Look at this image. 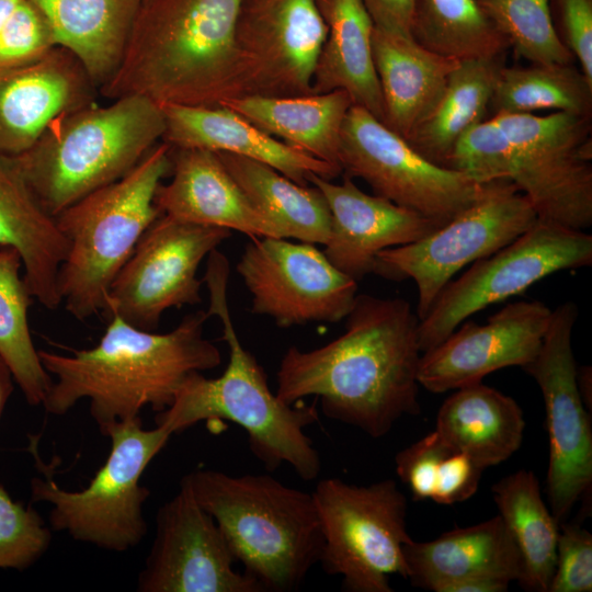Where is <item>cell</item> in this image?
<instances>
[{"label": "cell", "instance_id": "27", "mask_svg": "<svg viewBox=\"0 0 592 592\" xmlns=\"http://www.w3.org/2000/svg\"><path fill=\"white\" fill-rule=\"evenodd\" d=\"M56 45L69 50L99 89L118 68L144 0H30Z\"/></svg>", "mask_w": 592, "mask_h": 592}, {"label": "cell", "instance_id": "12", "mask_svg": "<svg viewBox=\"0 0 592 592\" xmlns=\"http://www.w3.org/2000/svg\"><path fill=\"white\" fill-rule=\"evenodd\" d=\"M591 264V235L538 218L511 243L473 262L444 286L419 322L421 352L440 344L488 306L523 293L553 273Z\"/></svg>", "mask_w": 592, "mask_h": 592}, {"label": "cell", "instance_id": "4", "mask_svg": "<svg viewBox=\"0 0 592 592\" xmlns=\"http://www.w3.org/2000/svg\"><path fill=\"white\" fill-rule=\"evenodd\" d=\"M204 282L209 292V317L223 326L229 350L224 373L207 378L191 374L178 390L172 405L156 413V425L171 434L202 421L226 420L248 434L249 448L267 471L289 465L304 480H314L321 470L320 454L305 429L319 420L317 405H287L269 387L266 374L236 332L227 299L229 262L213 250Z\"/></svg>", "mask_w": 592, "mask_h": 592}, {"label": "cell", "instance_id": "24", "mask_svg": "<svg viewBox=\"0 0 592 592\" xmlns=\"http://www.w3.org/2000/svg\"><path fill=\"white\" fill-rule=\"evenodd\" d=\"M403 555L411 584L435 592L478 579L519 582L523 573L520 551L500 515L430 542L411 539Z\"/></svg>", "mask_w": 592, "mask_h": 592}, {"label": "cell", "instance_id": "18", "mask_svg": "<svg viewBox=\"0 0 592 592\" xmlns=\"http://www.w3.org/2000/svg\"><path fill=\"white\" fill-rule=\"evenodd\" d=\"M237 563L220 528L182 480L156 515L155 537L137 577L139 592H263Z\"/></svg>", "mask_w": 592, "mask_h": 592}, {"label": "cell", "instance_id": "20", "mask_svg": "<svg viewBox=\"0 0 592 592\" xmlns=\"http://www.w3.org/2000/svg\"><path fill=\"white\" fill-rule=\"evenodd\" d=\"M308 182L322 193L330 210V236L323 252L356 282L374 273L379 252L418 241L440 227L415 210L363 192L345 175L337 184L311 173Z\"/></svg>", "mask_w": 592, "mask_h": 592}, {"label": "cell", "instance_id": "35", "mask_svg": "<svg viewBox=\"0 0 592 592\" xmlns=\"http://www.w3.org/2000/svg\"><path fill=\"white\" fill-rule=\"evenodd\" d=\"M542 110L592 116V81L573 64L503 65L490 101L492 115Z\"/></svg>", "mask_w": 592, "mask_h": 592}, {"label": "cell", "instance_id": "21", "mask_svg": "<svg viewBox=\"0 0 592 592\" xmlns=\"http://www.w3.org/2000/svg\"><path fill=\"white\" fill-rule=\"evenodd\" d=\"M98 88L80 61L55 46L0 73V155L27 150L59 115L95 102Z\"/></svg>", "mask_w": 592, "mask_h": 592}, {"label": "cell", "instance_id": "43", "mask_svg": "<svg viewBox=\"0 0 592 592\" xmlns=\"http://www.w3.org/2000/svg\"><path fill=\"white\" fill-rule=\"evenodd\" d=\"M374 26L411 36L415 0H362Z\"/></svg>", "mask_w": 592, "mask_h": 592}, {"label": "cell", "instance_id": "34", "mask_svg": "<svg viewBox=\"0 0 592 592\" xmlns=\"http://www.w3.org/2000/svg\"><path fill=\"white\" fill-rule=\"evenodd\" d=\"M22 260L0 247V355L30 406H42L53 384L35 348L29 325L33 296L21 275Z\"/></svg>", "mask_w": 592, "mask_h": 592}, {"label": "cell", "instance_id": "38", "mask_svg": "<svg viewBox=\"0 0 592 592\" xmlns=\"http://www.w3.org/2000/svg\"><path fill=\"white\" fill-rule=\"evenodd\" d=\"M506 38L510 48L531 64H573L572 54L558 38L548 0H476Z\"/></svg>", "mask_w": 592, "mask_h": 592}, {"label": "cell", "instance_id": "9", "mask_svg": "<svg viewBox=\"0 0 592 592\" xmlns=\"http://www.w3.org/2000/svg\"><path fill=\"white\" fill-rule=\"evenodd\" d=\"M323 547L319 563L342 577L348 592H391V576L407 579V499L392 479L356 486L320 480L311 492Z\"/></svg>", "mask_w": 592, "mask_h": 592}, {"label": "cell", "instance_id": "6", "mask_svg": "<svg viewBox=\"0 0 592 592\" xmlns=\"http://www.w3.org/2000/svg\"><path fill=\"white\" fill-rule=\"evenodd\" d=\"M164 130L161 105L143 95H125L59 115L27 150L5 157L56 217L124 177L162 140Z\"/></svg>", "mask_w": 592, "mask_h": 592}, {"label": "cell", "instance_id": "14", "mask_svg": "<svg viewBox=\"0 0 592 592\" xmlns=\"http://www.w3.org/2000/svg\"><path fill=\"white\" fill-rule=\"evenodd\" d=\"M231 236V230L160 215L143 234L112 282L104 314L155 331L170 308L202 301L203 259Z\"/></svg>", "mask_w": 592, "mask_h": 592}, {"label": "cell", "instance_id": "44", "mask_svg": "<svg viewBox=\"0 0 592 592\" xmlns=\"http://www.w3.org/2000/svg\"><path fill=\"white\" fill-rule=\"evenodd\" d=\"M577 385L584 407L589 412L592 408V367L577 366Z\"/></svg>", "mask_w": 592, "mask_h": 592}, {"label": "cell", "instance_id": "26", "mask_svg": "<svg viewBox=\"0 0 592 592\" xmlns=\"http://www.w3.org/2000/svg\"><path fill=\"white\" fill-rule=\"evenodd\" d=\"M0 247H10L21 257L23 276L34 298L54 310L61 305L58 273L68 242L36 200L25 181L0 155Z\"/></svg>", "mask_w": 592, "mask_h": 592}, {"label": "cell", "instance_id": "29", "mask_svg": "<svg viewBox=\"0 0 592 592\" xmlns=\"http://www.w3.org/2000/svg\"><path fill=\"white\" fill-rule=\"evenodd\" d=\"M352 105L344 90L289 96L247 94L221 104L270 136L340 168L341 130Z\"/></svg>", "mask_w": 592, "mask_h": 592}, {"label": "cell", "instance_id": "2", "mask_svg": "<svg viewBox=\"0 0 592 592\" xmlns=\"http://www.w3.org/2000/svg\"><path fill=\"white\" fill-rule=\"evenodd\" d=\"M109 318L93 348L71 349L70 355L38 350L44 368L56 378L42 405L47 413L66 414L88 399L103 433L113 423L140 417L145 407L164 411L191 374L221 364L219 349L204 337L206 310L186 315L167 333L138 329L115 314Z\"/></svg>", "mask_w": 592, "mask_h": 592}, {"label": "cell", "instance_id": "45", "mask_svg": "<svg viewBox=\"0 0 592 592\" xmlns=\"http://www.w3.org/2000/svg\"><path fill=\"white\" fill-rule=\"evenodd\" d=\"M14 383V378L8 364L0 355V419L9 398L13 392Z\"/></svg>", "mask_w": 592, "mask_h": 592}, {"label": "cell", "instance_id": "16", "mask_svg": "<svg viewBox=\"0 0 592 592\" xmlns=\"http://www.w3.org/2000/svg\"><path fill=\"white\" fill-rule=\"evenodd\" d=\"M236 270L251 294V311L281 328L339 322L357 295V282L308 242L253 237Z\"/></svg>", "mask_w": 592, "mask_h": 592}, {"label": "cell", "instance_id": "37", "mask_svg": "<svg viewBox=\"0 0 592 592\" xmlns=\"http://www.w3.org/2000/svg\"><path fill=\"white\" fill-rule=\"evenodd\" d=\"M396 473L415 500L451 505L473 497L485 469L434 430L395 457Z\"/></svg>", "mask_w": 592, "mask_h": 592}, {"label": "cell", "instance_id": "25", "mask_svg": "<svg viewBox=\"0 0 592 592\" xmlns=\"http://www.w3.org/2000/svg\"><path fill=\"white\" fill-rule=\"evenodd\" d=\"M372 53L383 123L407 139L441 99L459 60L435 54L412 36L374 26Z\"/></svg>", "mask_w": 592, "mask_h": 592}, {"label": "cell", "instance_id": "30", "mask_svg": "<svg viewBox=\"0 0 592 592\" xmlns=\"http://www.w3.org/2000/svg\"><path fill=\"white\" fill-rule=\"evenodd\" d=\"M525 420L519 403L482 382L455 389L444 400L435 431L449 445L486 469L521 446Z\"/></svg>", "mask_w": 592, "mask_h": 592}, {"label": "cell", "instance_id": "17", "mask_svg": "<svg viewBox=\"0 0 592 592\" xmlns=\"http://www.w3.org/2000/svg\"><path fill=\"white\" fill-rule=\"evenodd\" d=\"M327 33L315 0H242L235 33L241 95L314 93Z\"/></svg>", "mask_w": 592, "mask_h": 592}, {"label": "cell", "instance_id": "36", "mask_svg": "<svg viewBox=\"0 0 592 592\" xmlns=\"http://www.w3.org/2000/svg\"><path fill=\"white\" fill-rule=\"evenodd\" d=\"M410 34L424 48L459 61L501 57L510 48L476 0H415Z\"/></svg>", "mask_w": 592, "mask_h": 592}, {"label": "cell", "instance_id": "23", "mask_svg": "<svg viewBox=\"0 0 592 592\" xmlns=\"http://www.w3.org/2000/svg\"><path fill=\"white\" fill-rule=\"evenodd\" d=\"M161 107L166 119L162 141L172 148H201L249 158L274 168L299 185H308L311 173L327 180L342 174L340 167L270 136L228 107Z\"/></svg>", "mask_w": 592, "mask_h": 592}, {"label": "cell", "instance_id": "1", "mask_svg": "<svg viewBox=\"0 0 592 592\" xmlns=\"http://www.w3.org/2000/svg\"><path fill=\"white\" fill-rule=\"evenodd\" d=\"M344 319L329 343L286 350L275 394L287 405L315 396L325 417L379 439L420 412V319L406 299L368 294L356 295Z\"/></svg>", "mask_w": 592, "mask_h": 592}, {"label": "cell", "instance_id": "11", "mask_svg": "<svg viewBox=\"0 0 592 592\" xmlns=\"http://www.w3.org/2000/svg\"><path fill=\"white\" fill-rule=\"evenodd\" d=\"M537 219L513 182L488 181L476 201L445 225L418 241L379 252L374 273L395 281L412 278L421 320L459 270L511 243Z\"/></svg>", "mask_w": 592, "mask_h": 592}, {"label": "cell", "instance_id": "31", "mask_svg": "<svg viewBox=\"0 0 592 592\" xmlns=\"http://www.w3.org/2000/svg\"><path fill=\"white\" fill-rule=\"evenodd\" d=\"M217 153L254 207L275 226L282 238L327 243L330 210L315 185H299L274 168L249 158Z\"/></svg>", "mask_w": 592, "mask_h": 592}, {"label": "cell", "instance_id": "42", "mask_svg": "<svg viewBox=\"0 0 592 592\" xmlns=\"http://www.w3.org/2000/svg\"><path fill=\"white\" fill-rule=\"evenodd\" d=\"M555 32L592 81V0H548Z\"/></svg>", "mask_w": 592, "mask_h": 592}, {"label": "cell", "instance_id": "5", "mask_svg": "<svg viewBox=\"0 0 592 592\" xmlns=\"http://www.w3.org/2000/svg\"><path fill=\"white\" fill-rule=\"evenodd\" d=\"M263 592H291L319 563L323 536L311 492L269 474L200 468L181 479Z\"/></svg>", "mask_w": 592, "mask_h": 592}, {"label": "cell", "instance_id": "8", "mask_svg": "<svg viewBox=\"0 0 592 592\" xmlns=\"http://www.w3.org/2000/svg\"><path fill=\"white\" fill-rule=\"evenodd\" d=\"M111 441L105 463L81 490L62 489L54 479L55 464L46 465L38 455L37 436H31L30 451L44 477L31 480V501L52 505L53 531L115 553L138 546L147 534L144 504L149 488L140 477L172 435L166 428L144 429L137 417L107 426Z\"/></svg>", "mask_w": 592, "mask_h": 592}, {"label": "cell", "instance_id": "19", "mask_svg": "<svg viewBox=\"0 0 592 592\" xmlns=\"http://www.w3.org/2000/svg\"><path fill=\"white\" fill-rule=\"evenodd\" d=\"M551 316L539 301H515L490 316L486 323L463 321L446 339L421 355L418 380L442 394L477 384L490 373L523 367L537 354Z\"/></svg>", "mask_w": 592, "mask_h": 592}, {"label": "cell", "instance_id": "41", "mask_svg": "<svg viewBox=\"0 0 592 592\" xmlns=\"http://www.w3.org/2000/svg\"><path fill=\"white\" fill-rule=\"evenodd\" d=\"M556 565L548 592L592 591V535L573 524H559Z\"/></svg>", "mask_w": 592, "mask_h": 592}, {"label": "cell", "instance_id": "32", "mask_svg": "<svg viewBox=\"0 0 592 592\" xmlns=\"http://www.w3.org/2000/svg\"><path fill=\"white\" fill-rule=\"evenodd\" d=\"M503 56L460 61L432 112L406 139L421 156L444 167L459 138L485 121Z\"/></svg>", "mask_w": 592, "mask_h": 592}, {"label": "cell", "instance_id": "22", "mask_svg": "<svg viewBox=\"0 0 592 592\" xmlns=\"http://www.w3.org/2000/svg\"><path fill=\"white\" fill-rule=\"evenodd\" d=\"M171 180L158 186L155 204L172 218L224 227L253 237L282 238L251 203L219 155L201 148H172Z\"/></svg>", "mask_w": 592, "mask_h": 592}, {"label": "cell", "instance_id": "15", "mask_svg": "<svg viewBox=\"0 0 592 592\" xmlns=\"http://www.w3.org/2000/svg\"><path fill=\"white\" fill-rule=\"evenodd\" d=\"M578 305L566 301L551 310L535 357L522 368L537 383L544 399L549 439L547 496L560 524L592 485V429L577 385L572 331Z\"/></svg>", "mask_w": 592, "mask_h": 592}, {"label": "cell", "instance_id": "39", "mask_svg": "<svg viewBox=\"0 0 592 592\" xmlns=\"http://www.w3.org/2000/svg\"><path fill=\"white\" fill-rule=\"evenodd\" d=\"M52 531L31 503L14 501L0 483V569L32 567L48 550Z\"/></svg>", "mask_w": 592, "mask_h": 592}, {"label": "cell", "instance_id": "10", "mask_svg": "<svg viewBox=\"0 0 592 592\" xmlns=\"http://www.w3.org/2000/svg\"><path fill=\"white\" fill-rule=\"evenodd\" d=\"M510 144L503 178L528 198L537 217L571 229L592 226V116H491Z\"/></svg>", "mask_w": 592, "mask_h": 592}, {"label": "cell", "instance_id": "7", "mask_svg": "<svg viewBox=\"0 0 592 592\" xmlns=\"http://www.w3.org/2000/svg\"><path fill=\"white\" fill-rule=\"evenodd\" d=\"M172 147H152L124 177L75 202L55 219L68 242L58 273L61 304L83 321L105 309L109 288L146 229L161 215L155 195L171 172Z\"/></svg>", "mask_w": 592, "mask_h": 592}, {"label": "cell", "instance_id": "3", "mask_svg": "<svg viewBox=\"0 0 592 592\" xmlns=\"http://www.w3.org/2000/svg\"><path fill=\"white\" fill-rule=\"evenodd\" d=\"M242 0H147L123 59L99 92L217 107L242 94L235 33Z\"/></svg>", "mask_w": 592, "mask_h": 592}, {"label": "cell", "instance_id": "46", "mask_svg": "<svg viewBox=\"0 0 592 592\" xmlns=\"http://www.w3.org/2000/svg\"><path fill=\"white\" fill-rule=\"evenodd\" d=\"M22 0H0V32L5 26Z\"/></svg>", "mask_w": 592, "mask_h": 592}, {"label": "cell", "instance_id": "33", "mask_svg": "<svg viewBox=\"0 0 592 592\" xmlns=\"http://www.w3.org/2000/svg\"><path fill=\"white\" fill-rule=\"evenodd\" d=\"M492 493L522 558L520 585L526 591L548 592L559 523L542 498L537 477L532 471L517 470L494 483Z\"/></svg>", "mask_w": 592, "mask_h": 592}, {"label": "cell", "instance_id": "40", "mask_svg": "<svg viewBox=\"0 0 592 592\" xmlns=\"http://www.w3.org/2000/svg\"><path fill=\"white\" fill-rule=\"evenodd\" d=\"M57 46L43 13L22 0L0 32V73L26 65Z\"/></svg>", "mask_w": 592, "mask_h": 592}, {"label": "cell", "instance_id": "28", "mask_svg": "<svg viewBox=\"0 0 592 592\" xmlns=\"http://www.w3.org/2000/svg\"><path fill=\"white\" fill-rule=\"evenodd\" d=\"M327 25L312 80V92L344 90L353 104L383 122L384 106L374 67V23L362 0H315Z\"/></svg>", "mask_w": 592, "mask_h": 592}, {"label": "cell", "instance_id": "47", "mask_svg": "<svg viewBox=\"0 0 592 592\" xmlns=\"http://www.w3.org/2000/svg\"><path fill=\"white\" fill-rule=\"evenodd\" d=\"M145 1H147V0H144L143 2H145Z\"/></svg>", "mask_w": 592, "mask_h": 592}, {"label": "cell", "instance_id": "13", "mask_svg": "<svg viewBox=\"0 0 592 592\" xmlns=\"http://www.w3.org/2000/svg\"><path fill=\"white\" fill-rule=\"evenodd\" d=\"M340 166L375 195L443 226L479 196L483 183L431 162L366 109L353 104L343 123Z\"/></svg>", "mask_w": 592, "mask_h": 592}]
</instances>
